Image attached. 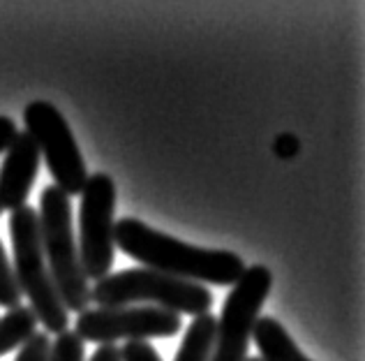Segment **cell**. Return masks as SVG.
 I'll return each mask as SVG.
<instances>
[{
	"instance_id": "14",
	"label": "cell",
	"mask_w": 365,
	"mask_h": 361,
	"mask_svg": "<svg viewBox=\"0 0 365 361\" xmlns=\"http://www.w3.org/2000/svg\"><path fill=\"white\" fill-rule=\"evenodd\" d=\"M83 357H86L83 340L70 329L63 331V334L51 343L49 361H83Z\"/></svg>"
},
{
	"instance_id": "18",
	"label": "cell",
	"mask_w": 365,
	"mask_h": 361,
	"mask_svg": "<svg viewBox=\"0 0 365 361\" xmlns=\"http://www.w3.org/2000/svg\"><path fill=\"white\" fill-rule=\"evenodd\" d=\"M275 153L280 158H294L296 153H299V139L292 137V135H282L275 141Z\"/></svg>"
},
{
	"instance_id": "13",
	"label": "cell",
	"mask_w": 365,
	"mask_h": 361,
	"mask_svg": "<svg viewBox=\"0 0 365 361\" xmlns=\"http://www.w3.org/2000/svg\"><path fill=\"white\" fill-rule=\"evenodd\" d=\"M0 306L3 308H16L21 306V292L14 278V269L7 260V253L0 241Z\"/></svg>"
},
{
	"instance_id": "1",
	"label": "cell",
	"mask_w": 365,
	"mask_h": 361,
	"mask_svg": "<svg viewBox=\"0 0 365 361\" xmlns=\"http://www.w3.org/2000/svg\"><path fill=\"white\" fill-rule=\"evenodd\" d=\"M113 241L143 269L167 273L171 278L229 288L238 283L245 264L229 250H210L182 243L165 232L143 225L137 218H123L113 225Z\"/></svg>"
},
{
	"instance_id": "17",
	"label": "cell",
	"mask_w": 365,
	"mask_h": 361,
	"mask_svg": "<svg viewBox=\"0 0 365 361\" xmlns=\"http://www.w3.org/2000/svg\"><path fill=\"white\" fill-rule=\"evenodd\" d=\"M16 135H19L16 123L9 116H0V153H5V151L12 146Z\"/></svg>"
},
{
	"instance_id": "2",
	"label": "cell",
	"mask_w": 365,
	"mask_h": 361,
	"mask_svg": "<svg viewBox=\"0 0 365 361\" xmlns=\"http://www.w3.org/2000/svg\"><path fill=\"white\" fill-rule=\"evenodd\" d=\"M40 241L46 269L67 312L88 310L91 290L81 271L79 248L72 230V202L63 190L46 185L40 195Z\"/></svg>"
},
{
	"instance_id": "12",
	"label": "cell",
	"mask_w": 365,
	"mask_h": 361,
	"mask_svg": "<svg viewBox=\"0 0 365 361\" xmlns=\"http://www.w3.org/2000/svg\"><path fill=\"white\" fill-rule=\"evenodd\" d=\"M33 334H37V317L28 306L9 308L7 315L0 317V357L24 345Z\"/></svg>"
},
{
	"instance_id": "11",
	"label": "cell",
	"mask_w": 365,
	"mask_h": 361,
	"mask_svg": "<svg viewBox=\"0 0 365 361\" xmlns=\"http://www.w3.org/2000/svg\"><path fill=\"white\" fill-rule=\"evenodd\" d=\"M215 329L217 320L210 312L192 320L174 361H210V355H213L215 347Z\"/></svg>"
},
{
	"instance_id": "20",
	"label": "cell",
	"mask_w": 365,
	"mask_h": 361,
	"mask_svg": "<svg viewBox=\"0 0 365 361\" xmlns=\"http://www.w3.org/2000/svg\"><path fill=\"white\" fill-rule=\"evenodd\" d=\"M245 361H262V359H259V357H252V359H245Z\"/></svg>"
},
{
	"instance_id": "6",
	"label": "cell",
	"mask_w": 365,
	"mask_h": 361,
	"mask_svg": "<svg viewBox=\"0 0 365 361\" xmlns=\"http://www.w3.org/2000/svg\"><path fill=\"white\" fill-rule=\"evenodd\" d=\"M271 269L255 264L243 271L238 283L227 294L222 315L215 329V347L210 361H245L252 329L259 320L264 301L271 294Z\"/></svg>"
},
{
	"instance_id": "9",
	"label": "cell",
	"mask_w": 365,
	"mask_h": 361,
	"mask_svg": "<svg viewBox=\"0 0 365 361\" xmlns=\"http://www.w3.org/2000/svg\"><path fill=\"white\" fill-rule=\"evenodd\" d=\"M40 172V151L28 132H19L12 146L5 151L0 165V206L3 211H19L26 206L31 188Z\"/></svg>"
},
{
	"instance_id": "21",
	"label": "cell",
	"mask_w": 365,
	"mask_h": 361,
	"mask_svg": "<svg viewBox=\"0 0 365 361\" xmlns=\"http://www.w3.org/2000/svg\"><path fill=\"white\" fill-rule=\"evenodd\" d=\"M0 215H3V206H0Z\"/></svg>"
},
{
	"instance_id": "7",
	"label": "cell",
	"mask_w": 365,
	"mask_h": 361,
	"mask_svg": "<svg viewBox=\"0 0 365 361\" xmlns=\"http://www.w3.org/2000/svg\"><path fill=\"white\" fill-rule=\"evenodd\" d=\"M79 208V260L86 280H102L113 264V208L116 183L109 174H93L86 180Z\"/></svg>"
},
{
	"instance_id": "5",
	"label": "cell",
	"mask_w": 365,
	"mask_h": 361,
	"mask_svg": "<svg viewBox=\"0 0 365 361\" xmlns=\"http://www.w3.org/2000/svg\"><path fill=\"white\" fill-rule=\"evenodd\" d=\"M26 132L35 141L40 158H44L56 188L67 197L81 195L88 180V169L76 146V139L67 126L65 116L51 102L35 100L24 111Z\"/></svg>"
},
{
	"instance_id": "15",
	"label": "cell",
	"mask_w": 365,
	"mask_h": 361,
	"mask_svg": "<svg viewBox=\"0 0 365 361\" xmlns=\"http://www.w3.org/2000/svg\"><path fill=\"white\" fill-rule=\"evenodd\" d=\"M49 352H51L49 336L37 331V334H33L21 345V350H19V355H16L14 361H49Z\"/></svg>"
},
{
	"instance_id": "8",
	"label": "cell",
	"mask_w": 365,
	"mask_h": 361,
	"mask_svg": "<svg viewBox=\"0 0 365 361\" xmlns=\"http://www.w3.org/2000/svg\"><path fill=\"white\" fill-rule=\"evenodd\" d=\"M182 327L180 315L155 306H123L83 310L76 317L74 334L83 343L116 345L118 340L174 338Z\"/></svg>"
},
{
	"instance_id": "10",
	"label": "cell",
	"mask_w": 365,
	"mask_h": 361,
	"mask_svg": "<svg viewBox=\"0 0 365 361\" xmlns=\"http://www.w3.org/2000/svg\"><path fill=\"white\" fill-rule=\"evenodd\" d=\"M252 336L262 361H312L301 352V347L296 345L289 331L275 317H259L252 329Z\"/></svg>"
},
{
	"instance_id": "19",
	"label": "cell",
	"mask_w": 365,
	"mask_h": 361,
	"mask_svg": "<svg viewBox=\"0 0 365 361\" xmlns=\"http://www.w3.org/2000/svg\"><path fill=\"white\" fill-rule=\"evenodd\" d=\"M88 361H120V350L116 345H100Z\"/></svg>"
},
{
	"instance_id": "4",
	"label": "cell",
	"mask_w": 365,
	"mask_h": 361,
	"mask_svg": "<svg viewBox=\"0 0 365 361\" xmlns=\"http://www.w3.org/2000/svg\"><path fill=\"white\" fill-rule=\"evenodd\" d=\"M9 239H12V255H14V278L19 285L21 297L26 294L31 301L37 322H42L46 336H61L67 331L70 317L67 308L53 288V280L46 269V260L42 253L40 241V220L33 206H21L19 211L9 215Z\"/></svg>"
},
{
	"instance_id": "3",
	"label": "cell",
	"mask_w": 365,
	"mask_h": 361,
	"mask_svg": "<svg viewBox=\"0 0 365 361\" xmlns=\"http://www.w3.org/2000/svg\"><path fill=\"white\" fill-rule=\"evenodd\" d=\"M91 301L100 308H123L130 303L165 308L180 315H206L213 306V294L206 285L171 278L153 269H128L109 273L98 280L91 290Z\"/></svg>"
},
{
	"instance_id": "16",
	"label": "cell",
	"mask_w": 365,
	"mask_h": 361,
	"mask_svg": "<svg viewBox=\"0 0 365 361\" xmlns=\"http://www.w3.org/2000/svg\"><path fill=\"white\" fill-rule=\"evenodd\" d=\"M120 350V361H162L148 340H130Z\"/></svg>"
}]
</instances>
